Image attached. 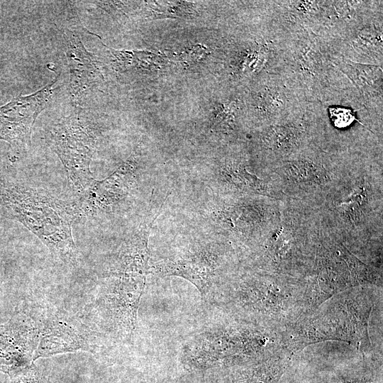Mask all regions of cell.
I'll list each match as a JSON object with an SVG mask.
<instances>
[{
	"label": "cell",
	"mask_w": 383,
	"mask_h": 383,
	"mask_svg": "<svg viewBox=\"0 0 383 383\" xmlns=\"http://www.w3.org/2000/svg\"><path fill=\"white\" fill-rule=\"evenodd\" d=\"M245 155L225 157L218 168L217 179L223 191L229 196L260 195L282 199L276 189L269 167L252 170Z\"/></svg>",
	"instance_id": "13"
},
{
	"label": "cell",
	"mask_w": 383,
	"mask_h": 383,
	"mask_svg": "<svg viewBox=\"0 0 383 383\" xmlns=\"http://www.w3.org/2000/svg\"><path fill=\"white\" fill-rule=\"evenodd\" d=\"M0 208L35 234L65 263L77 260L78 251L72 225L80 215L77 203H70L49 192L23 185L0 187Z\"/></svg>",
	"instance_id": "2"
},
{
	"label": "cell",
	"mask_w": 383,
	"mask_h": 383,
	"mask_svg": "<svg viewBox=\"0 0 383 383\" xmlns=\"http://www.w3.org/2000/svg\"><path fill=\"white\" fill-rule=\"evenodd\" d=\"M321 227L314 205L282 199L276 227L256 248L257 267L265 271L289 273L307 266L317 250Z\"/></svg>",
	"instance_id": "3"
},
{
	"label": "cell",
	"mask_w": 383,
	"mask_h": 383,
	"mask_svg": "<svg viewBox=\"0 0 383 383\" xmlns=\"http://www.w3.org/2000/svg\"><path fill=\"white\" fill-rule=\"evenodd\" d=\"M40 326L36 311H16L0 325V372L13 375L33 362Z\"/></svg>",
	"instance_id": "9"
},
{
	"label": "cell",
	"mask_w": 383,
	"mask_h": 383,
	"mask_svg": "<svg viewBox=\"0 0 383 383\" xmlns=\"http://www.w3.org/2000/svg\"><path fill=\"white\" fill-rule=\"evenodd\" d=\"M40 326L38 345L33 362L67 353L84 351L94 353L101 336L87 322L60 309L36 311Z\"/></svg>",
	"instance_id": "8"
},
{
	"label": "cell",
	"mask_w": 383,
	"mask_h": 383,
	"mask_svg": "<svg viewBox=\"0 0 383 383\" xmlns=\"http://www.w3.org/2000/svg\"><path fill=\"white\" fill-rule=\"evenodd\" d=\"M346 154L331 153L316 143L269 167L283 199L317 203L332 187Z\"/></svg>",
	"instance_id": "4"
},
{
	"label": "cell",
	"mask_w": 383,
	"mask_h": 383,
	"mask_svg": "<svg viewBox=\"0 0 383 383\" xmlns=\"http://www.w3.org/2000/svg\"><path fill=\"white\" fill-rule=\"evenodd\" d=\"M56 79L27 96H18L0 107V139L26 149L38 115L48 105Z\"/></svg>",
	"instance_id": "12"
},
{
	"label": "cell",
	"mask_w": 383,
	"mask_h": 383,
	"mask_svg": "<svg viewBox=\"0 0 383 383\" xmlns=\"http://www.w3.org/2000/svg\"><path fill=\"white\" fill-rule=\"evenodd\" d=\"M93 300L87 306L88 324L101 337L121 342L131 339L146 277H103Z\"/></svg>",
	"instance_id": "5"
},
{
	"label": "cell",
	"mask_w": 383,
	"mask_h": 383,
	"mask_svg": "<svg viewBox=\"0 0 383 383\" xmlns=\"http://www.w3.org/2000/svg\"><path fill=\"white\" fill-rule=\"evenodd\" d=\"M313 205L322 225L344 244H382V157L346 155L337 180Z\"/></svg>",
	"instance_id": "1"
},
{
	"label": "cell",
	"mask_w": 383,
	"mask_h": 383,
	"mask_svg": "<svg viewBox=\"0 0 383 383\" xmlns=\"http://www.w3.org/2000/svg\"><path fill=\"white\" fill-rule=\"evenodd\" d=\"M64 49L70 70L69 89L72 100L79 102L103 79L99 62L84 47L77 33L65 28Z\"/></svg>",
	"instance_id": "15"
},
{
	"label": "cell",
	"mask_w": 383,
	"mask_h": 383,
	"mask_svg": "<svg viewBox=\"0 0 383 383\" xmlns=\"http://www.w3.org/2000/svg\"><path fill=\"white\" fill-rule=\"evenodd\" d=\"M225 252L187 250L151 266L150 272L162 276H178L192 283L201 296L210 299L221 267L226 263Z\"/></svg>",
	"instance_id": "11"
},
{
	"label": "cell",
	"mask_w": 383,
	"mask_h": 383,
	"mask_svg": "<svg viewBox=\"0 0 383 383\" xmlns=\"http://www.w3.org/2000/svg\"><path fill=\"white\" fill-rule=\"evenodd\" d=\"M318 131L302 118H282L264 126L255 138L258 160L267 167L315 144Z\"/></svg>",
	"instance_id": "10"
},
{
	"label": "cell",
	"mask_w": 383,
	"mask_h": 383,
	"mask_svg": "<svg viewBox=\"0 0 383 383\" xmlns=\"http://www.w3.org/2000/svg\"><path fill=\"white\" fill-rule=\"evenodd\" d=\"M280 204L266 196H229L220 206V226L233 239L257 248L276 227Z\"/></svg>",
	"instance_id": "7"
},
{
	"label": "cell",
	"mask_w": 383,
	"mask_h": 383,
	"mask_svg": "<svg viewBox=\"0 0 383 383\" xmlns=\"http://www.w3.org/2000/svg\"><path fill=\"white\" fill-rule=\"evenodd\" d=\"M9 377L11 383H50L33 362Z\"/></svg>",
	"instance_id": "16"
},
{
	"label": "cell",
	"mask_w": 383,
	"mask_h": 383,
	"mask_svg": "<svg viewBox=\"0 0 383 383\" xmlns=\"http://www.w3.org/2000/svg\"><path fill=\"white\" fill-rule=\"evenodd\" d=\"M99 133L89 113L76 110L56 122L47 134L48 145L61 160L72 188L79 194L94 179L90 163Z\"/></svg>",
	"instance_id": "6"
},
{
	"label": "cell",
	"mask_w": 383,
	"mask_h": 383,
	"mask_svg": "<svg viewBox=\"0 0 383 383\" xmlns=\"http://www.w3.org/2000/svg\"><path fill=\"white\" fill-rule=\"evenodd\" d=\"M162 207L128 237L111 258L103 277H144L150 273L148 238Z\"/></svg>",
	"instance_id": "14"
}]
</instances>
